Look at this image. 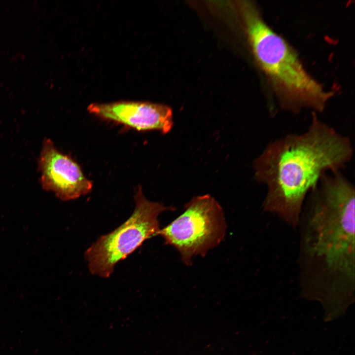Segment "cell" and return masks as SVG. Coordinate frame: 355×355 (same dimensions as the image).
Instances as JSON below:
<instances>
[{
    "mask_svg": "<svg viewBox=\"0 0 355 355\" xmlns=\"http://www.w3.org/2000/svg\"><path fill=\"white\" fill-rule=\"evenodd\" d=\"M355 194L341 171L324 174L306 198L297 225L301 293L320 302L327 320L355 300Z\"/></svg>",
    "mask_w": 355,
    "mask_h": 355,
    "instance_id": "obj_1",
    "label": "cell"
},
{
    "mask_svg": "<svg viewBox=\"0 0 355 355\" xmlns=\"http://www.w3.org/2000/svg\"><path fill=\"white\" fill-rule=\"evenodd\" d=\"M135 208L131 215L112 231L100 237L84 252L89 272L108 278L116 264L125 259L160 230L159 215L172 207L148 200L142 187L136 189Z\"/></svg>",
    "mask_w": 355,
    "mask_h": 355,
    "instance_id": "obj_4",
    "label": "cell"
},
{
    "mask_svg": "<svg viewBox=\"0 0 355 355\" xmlns=\"http://www.w3.org/2000/svg\"><path fill=\"white\" fill-rule=\"evenodd\" d=\"M87 110L101 119L139 131L158 130L164 134L173 125L172 109L162 104L127 101L93 103Z\"/></svg>",
    "mask_w": 355,
    "mask_h": 355,
    "instance_id": "obj_7",
    "label": "cell"
},
{
    "mask_svg": "<svg viewBox=\"0 0 355 355\" xmlns=\"http://www.w3.org/2000/svg\"><path fill=\"white\" fill-rule=\"evenodd\" d=\"M353 154L350 139L313 112L306 131L270 142L254 161L255 178L267 187L264 211L297 228L308 194L323 175L341 171Z\"/></svg>",
    "mask_w": 355,
    "mask_h": 355,
    "instance_id": "obj_2",
    "label": "cell"
},
{
    "mask_svg": "<svg viewBox=\"0 0 355 355\" xmlns=\"http://www.w3.org/2000/svg\"><path fill=\"white\" fill-rule=\"evenodd\" d=\"M241 9L254 57L282 107L295 112L303 107L323 110L332 94L308 73L295 52L267 25L253 4L243 1Z\"/></svg>",
    "mask_w": 355,
    "mask_h": 355,
    "instance_id": "obj_3",
    "label": "cell"
},
{
    "mask_svg": "<svg viewBox=\"0 0 355 355\" xmlns=\"http://www.w3.org/2000/svg\"><path fill=\"white\" fill-rule=\"evenodd\" d=\"M226 230L224 213L219 203L209 194L192 198L184 212L157 233L165 244L179 252L181 260L191 264L193 256H205L223 240Z\"/></svg>",
    "mask_w": 355,
    "mask_h": 355,
    "instance_id": "obj_5",
    "label": "cell"
},
{
    "mask_svg": "<svg viewBox=\"0 0 355 355\" xmlns=\"http://www.w3.org/2000/svg\"><path fill=\"white\" fill-rule=\"evenodd\" d=\"M38 166L44 189L51 191L63 201L74 200L92 190V182L71 157L59 151L50 139H45Z\"/></svg>",
    "mask_w": 355,
    "mask_h": 355,
    "instance_id": "obj_6",
    "label": "cell"
}]
</instances>
